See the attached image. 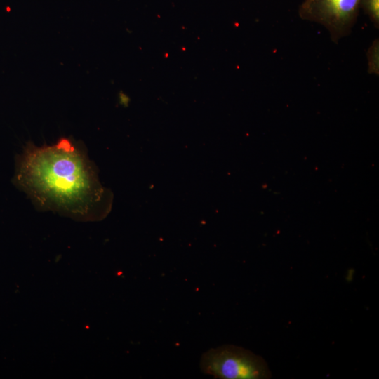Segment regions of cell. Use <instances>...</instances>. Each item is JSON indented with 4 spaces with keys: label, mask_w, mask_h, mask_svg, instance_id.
<instances>
[{
    "label": "cell",
    "mask_w": 379,
    "mask_h": 379,
    "mask_svg": "<svg viewBox=\"0 0 379 379\" xmlns=\"http://www.w3.org/2000/svg\"><path fill=\"white\" fill-rule=\"evenodd\" d=\"M15 182L41 208L84 219L103 217L109 195L88 157L69 139L27 145L17 161Z\"/></svg>",
    "instance_id": "6da1fadb"
},
{
    "label": "cell",
    "mask_w": 379,
    "mask_h": 379,
    "mask_svg": "<svg viewBox=\"0 0 379 379\" xmlns=\"http://www.w3.org/2000/svg\"><path fill=\"white\" fill-rule=\"evenodd\" d=\"M205 374L221 379H267L271 377L265 360L241 347L224 345L211 348L201 357Z\"/></svg>",
    "instance_id": "7a4b0ae2"
},
{
    "label": "cell",
    "mask_w": 379,
    "mask_h": 379,
    "mask_svg": "<svg viewBox=\"0 0 379 379\" xmlns=\"http://www.w3.org/2000/svg\"><path fill=\"white\" fill-rule=\"evenodd\" d=\"M361 0H303L298 8L302 20L324 26L335 43L351 32Z\"/></svg>",
    "instance_id": "3957f363"
},
{
    "label": "cell",
    "mask_w": 379,
    "mask_h": 379,
    "mask_svg": "<svg viewBox=\"0 0 379 379\" xmlns=\"http://www.w3.org/2000/svg\"><path fill=\"white\" fill-rule=\"evenodd\" d=\"M368 72L372 74H379V41L375 39L366 52Z\"/></svg>",
    "instance_id": "277c9868"
},
{
    "label": "cell",
    "mask_w": 379,
    "mask_h": 379,
    "mask_svg": "<svg viewBox=\"0 0 379 379\" xmlns=\"http://www.w3.org/2000/svg\"><path fill=\"white\" fill-rule=\"evenodd\" d=\"M360 8L378 28L379 26V0H361Z\"/></svg>",
    "instance_id": "5b68a950"
}]
</instances>
